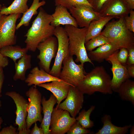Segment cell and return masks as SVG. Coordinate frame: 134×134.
<instances>
[{
    "instance_id": "74e56055",
    "label": "cell",
    "mask_w": 134,
    "mask_h": 134,
    "mask_svg": "<svg viewBox=\"0 0 134 134\" xmlns=\"http://www.w3.org/2000/svg\"><path fill=\"white\" fill-rule=\"evenodd\" d=\"M36 122L34 123V126L31 130L30 134H44L42 129L40 127H38Z\"/></svg>"
},
{
    "instance_id": "30bf717a",
    "label": "cell",
    "mask_w": 134,
    "mask_h": 134,
    "mask_svg": "<svg viewBox=\"0 0 134 134\" xmlns=\"http://www.w3.org/2000/svg\"><path fill=\"white\" fill-rule=\"evenodd\" d=\"M58 42L55 37L52 36L40 43L37 47L39 51L37 58L39 60L40 68L49 73L52 59L55 57L58 49Z\"/></svg>"
},
{
    "instance_id": "4316f807",
    "label": "cell",
    "mask_w": 134,
    "mask_h": 134,
    "mask_svg": "<svg viewBox=\"0 0 134 134\" xmlns=\"http://www.w3.org/2000/svg\"><path fill=\"white\" fill-rule=\"evenodd\" d=\"M39 0H33L30 7L23 14L20 21L16 26V29H18L23 25L27 26L29 25L30 22L33 16L37 14L38 9L46 3L45 1L42 0L39 2Z\"/></svg>"
},
{
    "instance_id": "83f0119b",
    "label": "cell",
    "mask_w": 134,
    "mask_h": 134,
    "mask_svg": "<svg viewBox=\"0 0 134 134\" xmlns=\"http://www.w3.org/2000/svg\"><path fill=\"white\" fill-rule=\"evenodd\" d=\"M95 108V106L92 105L87 110L83 109L78 113V116L75 118L83 128L88 129L94 126V122L90 120V116Z\"/></svg>"
},
{
    "instance_id": "484cf974",
    "label": "cell",
    "mask_w": 134,
    "mask_h": 134,
    "mask_svg": "<svg viewBox=\"0 0 134 134\" xmlns=\"http://www.w3.org/2000/svg\"><path fill=\"white\" fill-rule=\"evenodd\" d=\"M29 0H14L7 7H1L0 12L2 15H7L14 14H24L28 9L27 2Z\"/></svg>"
},
{
    "instance_id": "ee69618b",
    "label": "cell",
    "mask_w": 134,
    "mask_h": 134,
    "mask_svg": "<svg viewBox=\"0 0 134 134\" xmlns=\"http://www.w3.org/2000/svg\"><path fill=\"white\" fill-rule=\"evenodd\" d=\"M1 5L0 4V18H1V16H2V15L1 14L0 12V10L1 9Z\"/></svg>"
},
{
    "instance_id": "d590c367",
    "label": "cell",
    "mask_w": 134,
    "mask_h": 134,
    "mask_svg": "<svg viewBox=\"0 0 134 134\" xmlns=\"http://www.w3.org/2000/svg\"><path fill=\"white\" fill-rule=\"evenodd\" d=\"M128 50L129 54L126 65H134V46L129 48Z\"/></svg>"
},
{
    "instance_id": "60d3db41",
    "label": "cell",
    "mask_w": 134,
    "mask_h": 134,
    "mask_svg": "<svg viewBox=\"0 0 134 134\" xmlns=\"http://www.w3.org/2000/svg\"><path fill=\"white\" fill-rule=\"evenodd\" d=\"M128 4L131 9H134V0H124Z\"/></svg>"
},
{
    "instance_id": "f35d334b",
    "label": "cell",
    "mask_w": 134,
    "mask_h": 134,
    "mask_svg": "<svg viewBox=\"0 0 134 134\" xmlns=\"http://www.w3.org/2000/svg\"><path fill=\"white\" fill-rule=\"evenodd\" d=\"M4 79V75L3 68L0 69V97L1 96L2 89ZM1 106V103L0 100V108Z\"/></svg>"
},
{
    "instance_id": "cb8c5ba5",
    "label": "cell",
    "mask_w": 134,
    "mask_h": 134,
    "mask_svg": "<svg viewBox=\"0 0 134 134\" xmlns=\"http://www.w3.org/2000/svg\"><path fill=\"white\" fill-rule=\"evenodd\" d=\"M114 92L117 93L122 99L129 101L134 105V81L130 78L123 82Z\"/></svg>"
},
{
    "instance_id": "b9f144b4",
    "label": "cell",
    "mask_w": 134,
    "mask_h": 134,
    "mask_svg": "<svg viewBox=\"0 0 134 134\" xmlns=\"http://www.w3.org/2000/svg\"><path fill=\"white\" fill-rule=\"evenodd\" d=\"M130 134H134V125L132 126L130 128Z\"/></svg>"
},
{
    "instance_id": "277c9868",
    "label": "cell",
    "mask_w": 134,
    "mask_h": 134,
    "mask_svg": "<svg viewBox=\"0 0 134 134\" xmlns=\"http://www.w3.org/2000/svg\"><path fill=\"white\" fill-rule=\"evenodd\" d=\"M65 29L67 35L69 40V49L70 55H75V61L80 62L84 65L86 62L94 64L89 58L85 47V40L87 28H79L74 26L65 25Z\"/></svg>"
},
{
    "instance_id": "d6a6232c",
    "label": "cell",
    "mask_w": 134,
    "mask_h": 134,
    "mask_svg": "<svg viewBox=\"0 0 134 134\" xmlns=\"http://www.w3.org/2000/svg\"><path fill=\"white\" fill-rule=\"evenodd\" d=\"M117 55V58L119 62L122 65L125 66L126 65L129 51L128 50L125 48L119 49Z\"/></svg>"
},
{
    "instance_id": "ac0fdd59",
    "label": "cell",
    "mask_w": 134,
    "mask_h": 134,
    "mask_svg": "<svg viewBox=\"0 0 134 134\" xmlns=\"http://www.w3.org/2000/svg\"><path fill=\"white\" fill-rule=\"evenodd\" d=\"M54 12L51 15V25L55 28L61 25H70L78 27L74 18L66 8L60 5L56 6Z\"/></svg>"
},
{
    "instance_id": "6da1fadb",
    "label": "cell",
    "mask_w": 134,
    "mask_h": 134,
    "mask_svg": "<svg viewBox=\"0 0 134 134\" xmlns=\"http://www.w3.org/2000/svg\"><path fill=\"white\" fill-rule=\"evenodd\" d=\"M52 17L42 7L33 22L31 27L25 35L26 48L35 52L38 44L54 35L55 27L51 25Z\"/></svg>"
},
{
    "instance_id": "d4e9b609",
    "label": "cell",
    "mask_w": 134,
    "mask_h": 134,
    "mask_svg": "<svg viewBox=\"0 0 134 134\" xmlns=\"http://www.w3.org/2000/svg\"><path fill=\"white\" fill-rule=\"evenodd\" d=\"M28 51L26 47L22 48L19 46L13 45L6 46L0 49V52L3 56L10 58L14 63L27 54Z\"/></svg>"
},
{
    "instance_id": "9a60e30c",
    "label": "cell",
    "mask_w": 134,
    "mask_h": 134,
    "mask_svg": "<svg viewBox=\"0 0 134 134\" xmlns=\"http://www.w3.org/2000/svg\"><path fill=\"white\" fill-rule=\"evenodd\" d=\"M119 50L115 51L105 60L112 65L110 68L113 74L111 85L113 91L117 89L121 84L127 79L130 78L125 66L121 64L118 61L117 55Z\"/></svg>"
},
{
    "instance_id": "4dcf8cb0",
    "label": "cell",
    "mask_w": 134,
    "mask_h": 134,
    "mask_svg": "<svg viewBox=\"0 0 134 134\" xmlns=\"http://www.w3.org/2000/svg\"><path fill=\"white\" fill-rule=\"evenodd\" d=\"M93 131L83 128L76 121L70 128L67 133V134H93Z\"/></svg>"
},
{
    "instance_id": "7bdbcfd3",
    "label": "cell",
    "mask_w": 134,
    "mask_h": 134,
    "mask_svg": "<svg viewBox=\"0 0 134 134\" xmlns=\"http://www.w3.org/2000/svg\"><path fill=\"white\" fill-rule=\"evenodd\" d=\"M3 122V120L1 117L0 116V130L1 127V125Z\"/></svg>"
},
{
    "instance_id": "f1b7e54d",
    "label": "cell",
    "mask_w": 134,
    "mask_h": 134,
    "mask_svg": "<svg viewBox=\"0 0 134 134\" xmlns=\"http://www.w3.org/2000/svg\"><path fill=\"white\" fill-rule=\"evenodd\" d=\"M111 42L110 40L104 35L100 34L89 40L85 44L86 51H92L97 47Z\"/></svg>"
},
{
    "instance_id": "5bb4252c",
    "label": "cell",
    "mask_w": 134,
    "mask_h": 134,
    "mask_svg": "<svg viewBox=\"0 0 134 134\" xmlns=\"http://www.w3.org/2000/svg\"><path fill=\"white\" fill-rule=\"evenodd\" d=\"M132 10L124 0H108L99 12L101 17L124 18L128 15Z\"/></svg>"
},
{
    "instance_id": "7a4b0ae2",
    "label": "cell",
    "mask_w": 134,
    "mask_h": 134,
    "mask_svg": "<svg viewBox=\"0 0 134 134\" xmlns=\"http://www.w3.org/2000/svg\"><path fill=\"white\" fill-rule=\"evenodd\" d=\"M111 79L103 66H98L85 75L77 87L84 94L91 95L96 92L112 94Z\"/></svg>"
},
{
    "instance_id": "7c38bea8",
    "label": "cell",
    "mask_w": 134,
    "mask_h": 134,
    "mask_svg": "<svg viewBox=\"0 0 134 134\" xmlns=\"http://www.w3.org/2000/svg\"><path fill=\"white\" fill-rule=\"evenodd\" d=\"M84 95L77 87L71 85L65 100L56 108L67 111L72 117L75 118L82 108Z\"/></svg>"
},
{
    "instance_id": "2e32d148",
    "label": "cell",
    "mask_w": 134,
    "mask_h": 134,
    "mask_svg": "<svg viewBox=\"0 0 134 134\" xmlns=\"http://www.w3.org/2000/svg\"><path fill=\"white\" fill-rule=\"evenodd\" d=\"M62 80H63L52 76L43 69L35 67L30 71L25 81L28 86L33 85V86L36 87L39 84L46 82Z\"/></svg>"
},
{
    "instance_id": "4fadbf2b",
    "label": "cell",
    "mask_w": 134,
    "mask_h": 134,
    "mask_svg": "<svg viewBox=\"0 0 134 134\" xmlns=\"http://www.w3.org/2000/svg\"><path fill=\"white\" fill-rule=\"evenodd\" d=\"M69 10L78 26L81 28H88L92 21L101 17L99 12L95 11L91 6L87 5L77 4Z\"/></svg>"
},
{
    "instance_id": "e0dca14e",
    "label": "cell",
    "mask_w": 134,
    "mask_h": 134,
    "mask_svg": "<svg viewBox=\"0 0 134 134\" xmlns=\"http://www.w3.org/2000/svg\"><path fill=\"white\" fill-rule=\"evenodd\" d=\"M50 83H43L38 86L50 91L57 100V107L61 102L66 99L68 94L71 85L64 81H54Z\"/></svg>"
},
{
    "instance_id": "836d02e7",
    "label": "cell",
    "mask_w": 134,
    "mask_h": 134,
    "mask_svg": "<svg viewBox=\"0 0 134 134\" xmlns=\"http://www.w3.org/2000/svg\"><path fill=\"white\" fill-rule=\"evenodd\" d=\"M108 0H89L94 10L99 12L104 3Z\"/></svg>"
},
{
    "instance_id": "f6af8a7d",
    "label": "cell",
    "mask_w": 134,
    "mask_h": 134,
    "mask_svg": "<svg viewBox=\"0 0 134 134\" xmlns=\"http://www.w3.org/2000/svg\"><path fill=\"white\" fill-rule=\"evenodd\" d=\"M43 1H45L46 0H42Z\"/></svg>"
},
{
    "instance_id": "8d00e7d4",
    "label": "cell",
    "mask_w": 134,
    "mask_h": 134,
    "mask_svg": "<svg viewBox=\"0 0 134 134\" xmlns=\"http://www.w3.org/2000/svg\"><path fill=\"white\" fill-rule=\"evenodd\" d=\"M9 63L8 58L3 56L0 52V69L7 67Z\"/></svg>"
},
{
    "instance_id": "ba28073f",
    "label": "cell",
    "mask_w": 134,
    "mask_h": 134,
    "mask_svg": "<svg viewBox=\"0 0 134 134\" xmlns=\"http://www.w3.org/2000/svg\"><path fill=\"white\" fill-rule=\"evenodd\" d=\"M20 14L2 15L0 19V49L16 44V37L15 34L16 23Z\"/></svg>"
},
{
    "instance_id": "ab89813d",
    "label": "cell",
    "mask_w": 134,
    "mask_h": 134,
    "mask_svg": "<svg viewBox=\"0 0 134 134\" xmlns=\"http://www.w3.org/2000/svg\"><path fill=\"white\" fill-rule=\"evenodd\" d=\"M127 69L128 74L130 77H134V65H125Z\"/></svg>"
},
{
    "instance_id": "ffe728a7",
    "label": "cell",
    "mask_w": 134,
    "mask_h": 134,
    "mask_svg": "<svg viewBox=\"0 0 134 134\" xmlns=\"http://www.w3.org/2000/svg\"><path fill=\"white\" fill-rule=\"evenodd\" d=\"M119 49L116 45L110 42L98 47L95 50L90 51L88 56L92 61L101 63L115 51Z\"/></svg>"
},
{
    "instance_id": "52a82bcc",
    "label": "cell",
    "mask_w": 134,
    "mask_h": 134,
    "mask_svg": "<svg viewBox=\"0 0 134 134\" xmlns=\"http://www.w3.org/2000/svg\"><path fill=\"white\" fill-rule=\"evenodd\" d=\"M59 78L71 86L77 87L85 76L84 65H77L70 55L63 60Z\"/></svg>"
},
{
    "instance_id": "603a6c76",
    "label": "cell",
    "mask_w": 134,
    "mask_h": 134,
    "mask_svg": "<svg viewBox=\"0 0 134 134\" xmlns=\"http://www.w3.org/2000/svg\"><path fill=\"white\" fill-rule=\"evenodd\" d=\"M112 17H101L92 21L87 28L85 40V43L92 38L100 35L103 28L114 18Z\"/></svg>"
},
{
    "instance_id": "3957f363",
    "label": "cell",
    "mask_w": 134,
    "mask_h": 134,
    "mask_svg": "<svg viewBox=\"0 0 134 134\" xmlns=\"http://www.w3.org/2000/svg\"><path fill=\"white\" fill-rule=\"evenodd\" d=\"M133 33L126 27L123 18L109 22L100 34L108 38L119 49L125 48L128 50L134 46Z\"/></svg>"
},
{
    "instance_id": "f546056e",
    "label": "cell",
    "mask_w": 134,
    "mask_h": 134,
    "mask_svg": "<svg viewBox=\"0 0 134 134\" xmlns=\"http://www.w3.org/2000/svg\"><path fill=\"white\" fill-rule=\"evenodd\" d=\"M54 1L55 6H61L69 10L77 4H84L92 7L87 0H54Z\"/></svg>"
},
{
    "instance_id": "7402d4cb",
    "label": "cell",
    "mask_w": 134,
    "mask_h": 134,
    "mask_svg": "<svg viewBox=\"0 0 134 134\" xmlns=\"http://www.w3.org/2000/svg\"><path fill=\"white\" fill-rule=\"evenodd\" d=\"M31 58V55L26 54L19 59L17 62L15 63V71L13 77L14 80L19 79L25 80L26 71L32 67Z\"/></svg>"
},
{
    "instance_id": "44dd1931",
    "label": "cell",
    "mask_w": 134,
    "mask_h": 134,
    "mask_svg": "<svg viewBox=\"0 0 134 134\" xmlns=\"http://www.w3.org/2000/svg\"><path fill=\"white\" fill-rule=\"evenodd\" d=\"M101 121L103 126L95 134H126L132 126L131 124L123 127L116 126L112 123L110 116L106 114L102 117Z\"/></svg>"
},
{
    "instance_id": "bcb514c9",
    "label": "cell",
    "mask_w": 134,
    "mask_h": 134,
    "mask_svg": "<svg viewBox=\"0 0 134 134\" xmlns=\"http://www.w3.org/2000/svg\"><path fill=\"white\" fill-rule=\"evenodd\" d=\"M88 1L89 0H87Z\"/></svg>"
},
{
    "instance_id": "9c48e42d",
    "label": "cell",
    "mask_w": 134,
    "mask_h": 134,
    "mask_svg": "<svg viewBox=\"0 0 134 134\" xmlns=\"http://www.w3.org/2000/svg\"><path fill=\"white\" fill-rule=\"evenodd\" d=\"M5 95L11 98L16 105L15 123L18 126V134H30L31 130L27 129L26 122L28 101L20 94L15 91L7 92Z\"/></svg>"
},
{
    "instance_id": "5b68a950",
    "label": "cell",
    "mask_w": 134,
    "mask_h": 134,
    "mask_svg": "<svg viewBox=\"0 0 134 134\" xmlns=\"http://www.w3.org/2000/svg\"><path fill=\"white\" fill-rule=\"evenodd\" d=\"M54 35L58 40V49L54 64L49 73L59 78L63 61L65 58L70 55L69 40L65 29L60 26L55 28Z\"/></svg>"
},
{
    "instance_id": "1f68e13d",
    "label": "cell",
    "mask_w": 134,
    "mask_h": 134,
    "mask_svg": "<svg viewBox=\"0 0 134 134\" xmlns=\"http://www.w3.org/2000/svg\"><path fill=\"white\" fill-rule=\"evenodd\" d=\"M130 15L124 18V23L126 27L131 31L134 33V11L131 10Z\"/></svg>"
},
{
    "instance_id": "e575fe53",
    "label": "cell",
    "mask_w": 134,
    "mask_h": 134,
    "mask_svg": "<svg viewBox=\"0 0 134 134\" xmlns=\"http://www.w3.org/2000/svg\"><path fill=\"white\" fill-rule=\"evenodd\" d=\"M16 128L11 125L10 126L3 128L0 131V134H17Z\"/></svg>"
},
{
    "instance_id": "8992f818",
    "label": "cell",
    "mask_w": 134,
    "mask_h": 134,
    "mask_svg": "<svg viewBox=\"0 0 134 134\" xmlns=\"http://www.w3.org/2000/svg\"><path fill=\"white\" fill-rule=\"evenodd\" d=\"M25 94L28 100L26 120L27 127V129H30L35 122L39 121L41 123L42 121V107L41 105L42 97L38 89L33 86L30 88Z\"/></svg>"
},
{
    "instance_id": "d6986e66",
    "label": "cell",
    "mask_w": 134,
    "mask_h": 134,
    "mask_svg": "<svg viewBox=\"0 0 134 134\" xmlns=\"http://www.w3.org/2000/svg\"><path fill=\"white\" fill-rule=\"evenodd\" d=\"M57 101L56 98L53 94L51 95L47 100L44 97L42 98L41 104L44 115L40 127L43 130L44 134H50V127L52 115Z\"/></svg>"
},
{
    "instance_id": "8fae6325",
    "label": "cell",
    "mask_w": 134,
    "mask_h": 134,
    "mask_svg": "<svg viewBox=\"0 0 134 134\" xmlns=\"http://www.w3.org/2000/svg\"><path fill=\"white\" fill-rule=\"evenodd\" d=\"M76 121L67 111L56 107L53 108L50 127V134H64Z\"/></svg>"
}]
</instances>
